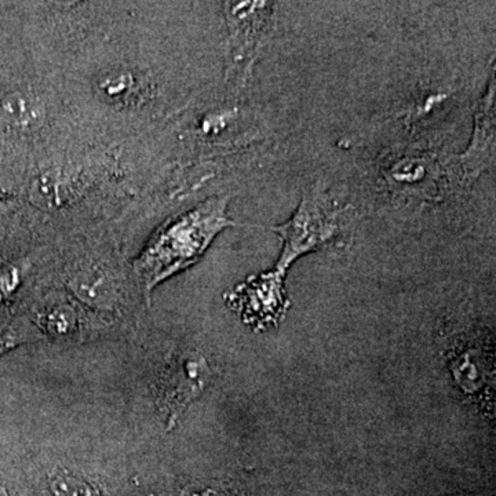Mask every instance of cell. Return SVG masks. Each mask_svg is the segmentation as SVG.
I'll return each instance as SVG.
<instances>
[{
  "mask_svg": "<svg viewBox=\"0 0 496 496\" xmlns=\"http://www.w3.org/2000/svg\"><path fill=\"white\" fill-rule=\"evenodd\" d=\"M227 210V198H211L156 232L134 262L135 275L147 295L198 262L217 235L234 225Z\"/></svg>",
  "mask_w": 496,
  "mask_h": 496,
  "instance_id": "1",
  "label": "cell"
},
{
  "mask_svg": "<svg viewBox=\"0 0 496 496\" xmlns=\"http://www.w3.org/2000/svg\"><path fill=\"white\" fill-rule=\"evenodd\" d=\"M346 209H338L326 194L313 191L303 201L286 224L273 227L283 242L275 270L286 276L298 258L337 243L344 235Z\"/></svg>",
  "mask_w": 496,
  "mask_h": 496,
  "instance_id": "2",
  "label": "cell"
},
{
  "mask_svg": "<svg viewBox=\"0 0 496 496\" xmlns=\"http://www.w3.org/2000/svg\"><path fill=\"white\" fill-rule=\"evenodd\" d=\"M227 306L255 331L276 327L290 308L286 295L285 276L276 272L248 278L225 295Z\"/></svg>",
  "mask_w": 496,
  "mask_h": 496,
  "instance_id": "3",
  "label": "cell"
},
{
  "mask_svg": "<svg viewBox=\"0 0 496 496\" xmlns=\"http://www.w3.org/2000/svg\"><path fill=\"white\" fill-rule=\"evenodd\" d=\"M0 116L15 129H37L43 122L42 104L28 93H12L0 102Z\"/></svg>",
  "mask_w": 496,
  "mask_h": 496,
  "instance_id": "4",
  "label": "cell"
},
{
  "mask_svg": "<svg viewBox=\"0 0 496 496\" xmlns=\"http://www.w3.org/2000/svg\"><path fill=\"white\" fill-rule=\"evenodd\" d=\"M51 488L56 496H93L90 485L69 473H57L53 478Z\"/></svg>",
  "mask_w": 496,
  "mask_h": 496,
  "instance_id": "5",
  "label": "cell"
},
{
  "mask_svg": "<svg viewBox=\"0 0 496 496\" xmlns=\"http://www.w3.org/2000/svg\"><path fill=\"white\" fill-rule=\"evenodd\" d=\"M99 87H101L102 93L111 98H127L132 93L133 76L129 73H112L102 79Z\"/></svg>",
  "mask_w": 496,
  "mask_h": 496,
  "instance_id": "6",
  "label": "cell"
},
{
  "mask_svg": "<svg viewBox=\"0 0 496 496\" xmlns=\"http://www.w3.org/2000/svg\"><path fill=\"white\" fill-rule=\"evenodd\" d=\"M22 338H24V337L17 334V332L0 329V356L9 352L13 347L17 346V345L21 344Z\"/></svg>",
  "mask_w": 496,
  "mask_h": 496,
  "instance_id": "7",
  "label": "cell"
},
{
  "mask_svg": "<svg viewBox=\"0 0 496 496\" xmlns=\"http://www.w3.org/2000/svg\"><path fill=\"white\" fill-rule=\"evenodd\" d=\"M0 496H10L9 490H7L6 484H4L2 477H0Z\"/></svg>",
  "mask_w": 496,
  "mask_h": 496,
  "instance_id": "8",
  "label": "cell"
}]
</instances>
